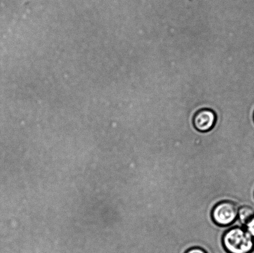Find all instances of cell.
I'll return each mask as SVG.
<instances>
[{"label":"cell","instance_id":"obj_5","mask_svg":"<svg viewBox=\"0 0 254 253\" xmlns=\"http://www.w3.org/2000/svg\"><path fill=\"white\" fill-rule=\"evenodd\" d=\"M245 229L254 239V217L245 225Z\"/></svg>","mask_w":254,"mask_h":253},{"label":"cell","instance_id":"obj_6","mask_svg":"<svg viewBox=\"0 0 254 253\" xmlns=\"http://www.w3.org/2000/svg\"><path fill=\"white\" fill-rule=\"evenodd\" d=\"M185 253H208L205 250L200 247H193L189 249Z\"/></svg>","mask_w":254,"mask_h":253},{"label":"cell","instance_id":"obj_1","mask_svg":"<svg viewBox=\"0 0 254 253\" xmlns=\"http://www.w3.org/2000/svg\"><path fill=\"white\" fill-rule=\"evenodd\" d=\"M224 249L228 253H251L254 250V239L245 228L235 227L224 233Z\"/></svg>","mask_w":254,"mask_h":253},{"label":"cell","instance_id":"obj_4","mask_svg":"<svg viewBox=\"0 0 254 253\" xmlns=\"http://www.w3.org/2000/svg\"><path fill=\"white\" fill-rule=\"evenodd\" d=\"M254 217V210L249 205H243L239 208L238 219L243 225H246Z\"/></svg>","mask_w":254,"mask_h":253},{"label":"cell","instance_id":"obj_2","mask_svg":"<svg viewBox=\"0 0 254 253\" xmlns=\"http://www.w3.org/2000/svg\"><path fill=\"white\" fill-rule=\"evenodd\" d=\"M239 207L231 201L218 202L211 210V218L216 225L227 227L233 224L238 217Z\"/></svg>","mask_w":254,"mask_h":253},{"label":"cell","instance_id":"obj_3","mask_svg":"<svg viewBox=\"0 0 254 253\" xmlns=\"http://www.w3.org/2000/svg\"><path fill=\"white\" fill-rule=\"evenodd\" d=\"M217 116L215 111L203 108L196 112L193 118V125L196 130L201 133L208 132L215 127Z\"/></svg>","mask_w":254,"mask_h":253}]
</instances>
